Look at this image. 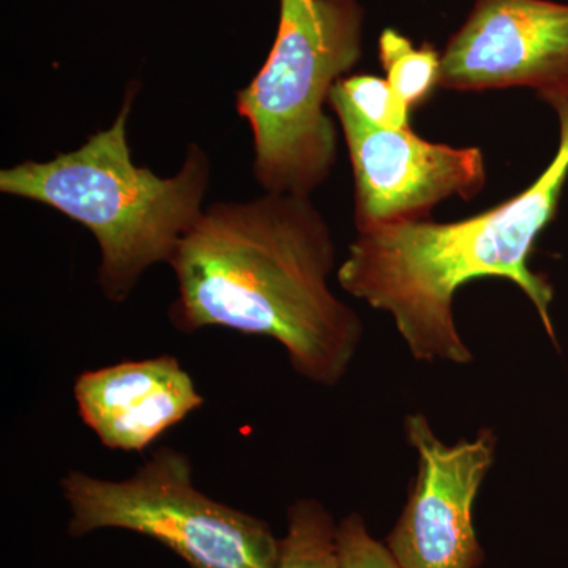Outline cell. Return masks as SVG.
<instances>
[{
    "instance_id": "cell-1",
    "label": "cell",
    "mask_w": 568,
    "mask_h": 568,
    "mask_svg": "<svg viewBox=\"0 0 568 568\" xmlns=\"http://www.w3.org/2000/svg\"><path fill=\"white\" fill-rule=\"evenodd\" d=\"M336 248L312 196L268 193L204 209L171 257L178 298L170 321L183 334L223 327L275 339L298 376L342 383L364 323L328 278Z\"/></svg>"
},
{
    "instance_id": "cell-2",
    "label": "cell",
    "mask_w": 568,
    "mask_h": 568,
    "mask_svg": "<svg viewBox=\"0 0 568 568\" xmlns=\"http://www.w3.org/2000/svg\"><path fill=\"white\" fill-rule=\"evenodd\" d=\"M538 100L558 115L559 145L528 189L462 222L425 220L358 233L336 272L347 294L392 316L416 361L473 362L455 324L454 302L459 287L480 278L517 284L556 339L549 315L555 291L529 267V257L556 219L568 181V91Z\"/></svg>"
},
{
    "instance_id": "cell-3",
    "label": "cell",
    "mask_w": 568,
    "mask_h": 568,
    "mask_svg": "<svg viewBox=\"0 0 568 568\" xmlns=\"http://www.w3.org/2000/svg\"><path fill=\"white\" fill-rule=\"evenodd\" d=\"M134 95L129 88L110 129L77 151L0 171V192L50 205L91 231L102 253L99 284L115 304L126 301L152 265L170 264L204 212L212 174L211 159L197 144L186 149L171 178L136 166L126 140Z\"/></svg>"
},
{
    "instance_id": "cell-4",
    "label": "cell",
    "mask_w": 568,
    "mask_h": 568,
    "mask_svg": "<svg viewBox=\"0 0 568 568\" xmlns=\"http://www.w3.org/2000/svg\"><path fill=\"white\" fill-rule=\"evenodd\" d=\"M364 29L358 0H280L271 54L235 100L264 192L312 196L332 174L338 132L325 104L361 61Z\"/></svg>"
},
{
    "instance_id": "cell-5",
    "label": "cell",
    "mask_w": 568,
    "mask_h": 568,
    "mask_svg": "<svg viewBox=\"0 0 568 568\" xmlns=\"http://www.w3.org/2000/svg\"><path fill=\"white\" fill-rule=\"evenodd\" d=\"M61 489L71 537L132 530L170 548L190 568H275L278 560L280 540L267 523L194 487L192 462L175 448L153 452L123 480L69 470Z\"/></svg>"
},
{
    "instance_id": "cell-6",
    "label": "cell",
    "mask_w": 568,
    "mask_h": 568,
    "mask_svg": "<svg viewBox=\"0 0 568 568\" xmlns=\"http://www.w3.org/2000/svg\"><path fill=\"white\" fill-rule=\"evenodd\" d=\"M353 163L357 233L432 220L448 197L470 201L487 183L478 148L429 142L413 129L392 130L366 121L338 85L328 99Z\"/></svg>"
},
{
    "instance_id": "cell-7",
    "label": "cell",
    "mask_w": 568,
    "mask_h": 568,
    "mask_svg": "<svg viewBox=\"0 0 568 568\" xmlns=\"http://www.w3.org/2000/svg\"><path fill=\"white\" fill-rule=\"evenodd\" d=\"M418 470L387 548L403 568H478L484 549L474 528V504L496 459L497 437L481 428L470 440L447 446L424 414L405 420Z\"/></svg>"
},
{
    "instance_id": "cell-8",
    "label": "cell",
    "mask_w": 568,
    "mask_h": 568,
    "mask_svg": "<svg viewBox=\"0 0 568 568\" xmlns=\"http://www.w3.org/2000/svg\"><path fill=\"white\" fill-rule=\"evenodd\" d=\"M440 88L568 91V3L476 0L440 52Z\"/></svg>"
},
{
    "instance_id": "cell-9",
    "label": "cell",
    "mask_w": 568,
    "mask_h": 568,
    "mask_svg": "<svg viewBox=\"0 0 568 568\" xmlns=\"http://www.w3.org/2000/svg\"><path fill=\"white\" fill-rule=\"evenodd\" d=\"M82 424L111 450L142 452L203 406L174 355L89 369L74 381Z\"/></svg>"
},
{
    "instance_id": "cell-10",
    "label": "cell",
    "mask_w": 568,
    "mask_h": 568,
    "mask_svg": "<svg viewBox=\"0 0 568 568\" xmlns=\"http://www.w3.org/2000/svg\"><path fill=\"white\" fill-rule=\"evenodd\" d=\"M334 518L315 499L287 508V532L280 540L275 568H342Z\"/></svg>"
},
{
    "instance_id": "cell-11",
    "label": "cell",
    "mask_w": 568,
    "mask_h": 568,
    "mask_svg": "<svg viewBox=\"0 0 568 568\" xmlns=\"http://www.w3.org/2000/svg\"><path fill=\"white\" fill-rule=\"evenodd\" d=\"M377 48L388 84L410 110L440 88V52L433 44L416 47L405 33L387 28L381 33Z\"/></svg>"
},
{
    "instance_id": "cell-12",
    "label": "cell",
    "mask_w": 568,
    "mask_h": 568,
    "mask_svg": "<svg viewBox=\"0 0 568 568\" xmlns=\"http://www.w3.org/2000/svg\"><path fill=\"white\" fill-rule=\"evenodd\" d=\"M351 104L362 115L383 129L402 130L410 126L413 110L398 95L386 78L375 74H354L338 82Z\"/></svg>"
},
{
    "instance_id": "cell-13",
    "label": "cell",
    "mask_w": 568,
    "mask_h": 568,
    "mask_svg": "<svg viewBox=\"0 0 568 568\" xmlns=\"http://www.w3.org/2000/svg\"><path fill=\"white\" fill-rule=\"evenodd\" d=\"M342 568H403L387 545L369 536L365 519L347 515L336 529Z\"/></svg>"
}]
</instances>
